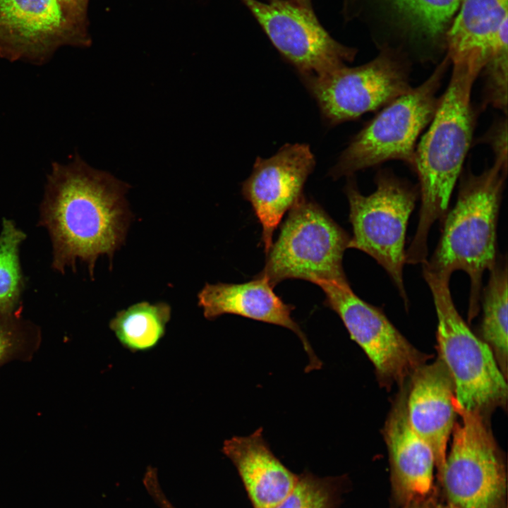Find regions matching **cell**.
Instances as JSON below:
<instances>
[{"label": "cell", "instance_id": "obj_1", "mask_svg": "<svg viewBox=\"0 0 508 508\" xmlns=\"http://www.w3.org/2000/svg\"><path fill=\"white\" fill-rule=\"evenodd\" d=\"M129 188L77 154L66 164H52L38 224L49 234L53 269L64 273L71 267L75 271L79 258L92 277L99 255L112 260L124 242L131 217L125 197Z\"/></svg>", "mask_w": 508, "mask_h": 508}, {"label": "cell", "instance_id": "obj_2", "mask_svg": "<svg viewBox=\"0 0 508 508\" xmlns=\"http://www.w3.org/2000/svg\"><path fill=\"white\" fill-rule=\"evenodd\" d=\"M452 73L440 96L428 131L417 143L414 166L421 198L418 222L406 250V264H423L428 260V238L433 224L442 220L472 143L476 111L471 92L484 63L464 59L451 63Z\"/></svg>", "mask_w": 508, "mask_h": 508}, {"label": "cell", "instance_id": "obj_3", "mask_svg": "<svg viewBox=\"0 0 508 508\" xmlns=\"http://www.w3.org/2000/svg\"><path fill=\"white\" fill-rule=\"evenodd\" d=\"M507 167L497 162L479 174L461 175L457 199L443 220L440 240L423 269L450 279L455 271L470 279L468 320L480 310L483 275L497 261V228Z\"/></svg>", "mask_w": 508, "mask_h": 508}, {"label": "cell", "instance_id": "obj_4", "mask_svg": "<svg viewBox=\"0 0 508 508\" xmlns=\"http://www.w3.org/2000/svg\"><path fill=\"white\" fill-rule=\"evenodd\" d=\"M423 275L437 313L438 358L454 382L456 403L486 417L494 409L506 407L507 378L490 347L471 330L456 310L450 279L425 269Z\"/></svg>", "mask_w": 508, "mask_h": 508}, {"label": "cell", "instance_id": "obj_5", "mask_svg": "<svg viewBox=\"0 0 508 508\" xmlns=\"http://www.w3.org/2000/svg\"><path fill=\"white\" fill-rule=\"evenodd\" d=\"M450 64L446 56L423 83L379 109L351 139L329 175L351 176L391 160L401 161L413 169L418 138L435 114Z\"/></svg>", "mask_w": 508, "mask_h": 508}, {"label": "cell", "instance_id": "obj_6", "mask_svg": "<svg viewBox=\"0 0 508 508\" xmlns=\"http://www.w3.org/2000/svg\"><path fill=\"white\" fill-rule=\"evenodd\" d=\"M349 178L345 193L353 229L349 248L372 257L388 274L407 306L403 277L406 234L419 197L418 188L391 169H380L375 177V191L365 195L359 191L355 179L351 176Z\"/></svg>", "mask_w": 508, "mask_h": 508}, {"label": "cell", "instance_id": "obj_7", "mask_svg": "<svg viewBox=\"0 0 508 508\" xmlns=\"http://www.w3.org/2000/svg\"><path fill=\"white\" fill-rule=\"evenodd\" d=\"M350 237L318 203L302 196L289 210L258 275L274 287L288 279L347 280L342 260Z\"/></svg>", "mask_w": 508, "mask_h": 508}, {"label": "cell", "instance_id": "obj_8", "mask_svg": "<svg viewBox=\"0 0 508 508\" xmlns=\"http://www.w3.org/2000/svg\"><path fill=\"white\" fill-rule=\"evenodd\" d=\"M455 399V397H454ZM454 406L450 450L437 473L446 503L457 508H507V469L486 416Z\"/></svg>", "mask_w": 508, "mask_h": 508}, {"label": "cell", "instance_id": "obj_9", "mask_svg": "<svg viewBox=\"0 0 508 508\" xmlns=\"http://www.w3.org/2000/svg\"><path fill=\"white\" fill-rule=\"evenodd\" d=\"M411 64L401 52L384 48L363 65H346L321 75H301L331 126L380 109L409 92Z\"/></svg>", "mask_w": 508, "mask_h": 508}, {"label": "cell", "instance_id": "obj_10", "mask_svg": "<svg viewBox=\"0 0 508 508\" xmlns=\"http://www.w3.org/2000/svg\"><path fill=\"white\" fill-rule=\"evenodd\" d=\"M316 284L325 293V305L338 315L351 339L373 363L382 387H404L431 358L413 346L380 308L359 298L348 280L320 281Z\"/></svg>", "mask_w": 508, "mask_h": 508}, {"label": "cell", "instance_id": "obj_11", "mask_svg": "<svg viewBox=\"0 0 508 508\" xmlns=\"http://www.w3.org/2000/svg\"><path fill=\"white\" fill-rule=\"evenodd\" d=\"M241 1L300 75L326 73L355 58L356 50L333 39L312 8L291 0Z\"/></svg>", "mask_w": 508, "mask_h": 508}, {"label": "cell", "instance_id": "obj_12", "mask_svg": "<svg viewBox=\"0 0 508 508\" xmlns=\"http://www.w3.org/2000/svg\"><path fill=\"white\" fill-rule=\"evenodd\" d=\"M90 43L57 0H0L1 57L42 64L62 46Z\"/></svg>", "mask_w": 508, "mask_h": 508}, {"label": "cell", "instance_id": "obj_13", "mask_svg": "<svg viewBox=\"0 0 508 508\" xmlns=\"http://www.w3.org/2000/svg\"><path fill=\"white\" fill-rule=\"evenodd\" d=\"M315 166V157L305 143L286 144L273 156L256 159L243 183L242 194L262 226L265 254L282 217L303 196V186Z\"/></svg>", "mask_w": 508, "mask_h": 508}, {"label": "cell", "instance_id": "obj_14", "mask_svg": "<svg viewBox=\"0 0 508 508\" xmlns=\"http://www.w3.org/2000/svg\"><path fill=\"white\" fill-rule=\"evenodd\" d=\"M406 389H401L383 428L390 468L391 500L401 508L434 493L435 459L430 446L411 428L405 410Z\"/></svg>", "mask_w": 508, "mask_h": 508}, {"label": "cell", "instance_id": "obj_15", "mask_svg": "<svg viewBox=\"0 0 508 508\" xmlns=\"http://www.w3.org/2000/svg\"><path fill=\"white\" fill-rule=\"evenodd\" d=\"M405 410L411 428L430 446L437 473L442 469L457 415L454 385L442 361L419 367L409 380Z\"/></svg>", "mask_w": 508, "mask_h": 508}, {"label": "cell", "instance_id": "obj_16", "mask_svg": "<svg viewBox=\"0 0 508 508\" xmlns=\"http://www.w3.org/2000/svg\"><path fill=\"white\" fill-rule=\"evenodd\" d=\"M269 280L257 275L242 284H206L198 294V306L210 320L233 314L273 324L294 332L301 339L309 358L306 372L320 369L321 361L315 354L306 335L292 318V305L284 303L274 291Z\"/></svg>", "mask_w": 508, "mask_h": 508}, {"label": "cell", "instance_id": "obj_17", "mask_svg": "<svg viewBox=\"0 0 508 508\" xmlns=\"http://www.w3.org/2000/svg\"><path fill=\"white\" fill-rule=\"evenodd\" d=\"M222 452L235 466L253 508H272L298 478L273 454L262 428L248 436L226 440Z\"/></svg>", "mask_w": 508, "mask_h": 508}, {"label": "cell", "instance_id": "obj_18", "mask_svg": "<svg viewBox=\"0 0 508 508\" xmlns=\"http://www.w3.org/2000/svg\"><path fill=\"white\" fill-rule=\"evenodd\" d=\"M508 0H461L446 34L450 63L470 59L486 62L507 44Z\"/></svg>", "mask_w": 508, "mask_h": 508}, {"label": "cell", "instance_id": "obj_19", "mask_svg": "<svg viewBox=\"0 0 508 508\" xmlns=\"http://www.w3.org/2000/svg\"><path fill=\"white\" fill-rule=\"evenodd\" d=\"M487 285L482 289L480 339L491 349L503 375L507 378V262L500 256L490 270Z\"/></svg>", "mask_w": 508, "mask_h": 508}, {"label": "cell", "instance_id": "obj_20", "mask_svg": "<svg viewBox=\"0 0 508 508\" xmlns=\"http://www.w3.org/2000/svg\"><path fill=\"white\" fill-rule=\"evenodd\" d=\"M171 307L161 302H139L116 313L109 327L119 341L131 351L153 349L164 337Z\"/></svg>", "mask_w": 508, "mask_h": 508}, {"label": "cell", "instance_id": "obj_21", "mask_svg": "<svg viewBox=\"0 0 508 508\" xmlns=\"http://www.w3.org/2000/svg\"><path fill=\"white\" fill-rule=\"evenodd\" d=\"M26 234L13 220L2 221L0 233V313L10 314L17 310L25 288L19 248Z\"/></svg>", "mask_w": 508, "mask_h": 508}, {"label": "cell", "instance_id": "obj_22", "mask_svg": "<svg viewBox=\"0 0 508 508\" xmlns=\"http://www.w3.org/2000/svg\"><path fill=\"white\" fill-rule=\"evenodd\" d=\"M413 30L433 39L447 29L461 0H390Z\"/></svg>", "mask_w": 508, "mask_h": 508}, {"label": "cell", "instance_id": "obj_23", "mask_svg": "<svg viewBox=\"0 0 508 508\" xmlns=\"http://www.w3.org/2000/svg\"><path fill=\"white\" fill-rule=\"evenodd\" d=\"M41 342L40 328L20 315L0 313V367L13 360L29 361Z\"/></svg>", "mask_w": 508, "mask_h": 508}, {"label": "cell", "instance_id": "obj_24", "mask_svg": "<svg viewBox=\"0 0 508 508\" xmlns=\"http://www.w3.org/2000/svg\"><path fill=\"white\" fill-rule=\"evenodd\" d=\"M338 485L332 479L301 474L289 493L272 508H336Z\"/></svg>", "mask_w": 508, "mask_h": 508}, {"label": "cell", "instance_id": "obj_25", "mask_svg": "<svg viewBox=\"0 0 508 508\" xmlns=\"http://www.w3.org/2000/svg\"><path fill=\"white\" fill-rule=\"evenodd\" d=\"M480 73L484 79L483 107L490 105L507 115L508 49L493 52Z\"/></svg>", "mask_w": 508, "mask_h": 508}, {"label": "cell", "instance_id": "obj_26", "mask_svg": "<svg viewBox=\"0 0 508 508\" xmlns=\"http://www.w3.org/2000/svg\"><path fill=\"white\" fill-rule=\"evenodd\" d=\"M480 140L490 145L495 155L494 161L507 167V115L495 120Z\"/></svg>", "mask_w": 508, "mask_h": 508}, {"label": "cell", "instance_id": "obj_27", "mask_svg": "<svg viewBox=\"0 0 508 508\" xmlns=\"http://www.w3.org/2000/svg\"><path fill=\"white\" fill-rule=\"evenodd\" d=\"M68 18L77 26L87 30L88 0H57Z\"/></svg>", "mask_w": 508, "mask_h": 508}, {"label": "cell", "instance_id": "obj_28", "mask_svg": "<svg viewBox=\"0 0 508 508\" xmlns=\"http://www.w3.org/2000/svg\"><path fill=\"white\" fill-rule=\"evenodd\" d=\"M441 503L437 490L432 495L420 500H414L401 508H440Z\"/></svg>", "mask_w": 508, "mask_h": 508}, {"label": "cell", "instance_id": "obj_29", "mask_svg": "<svg viewBox=\"0 0 508 508\" xmlns=\"http://www.w3.org/2000/svg\"><path fill=\"white\" fill-rule=\"evenodd\" d=\"M298 5L308 8H312L311 0H291Z\"/></svg>", "mask_w": 508, "mask_h": 508}, {"label": "cell", "instance_id": "obj_30", "mask_svg": "<svg viewBox=\"0 0 508 508\" xmlns=\"http://www.w3.org/2000/svg\"><path fill=\"white\" fill-rule=\"evenodd\" d=\"M440 508H457V507L445 502V503H441Z\"/></svg>", "mask_w": 508, "mask_h": 508}]
</instances>
